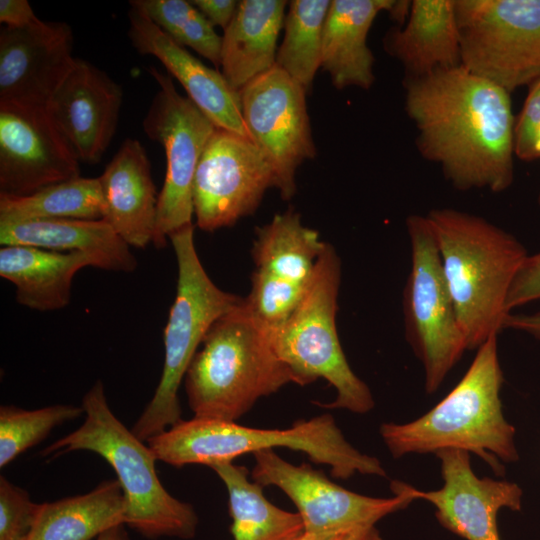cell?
I'll list each match as a JSON object with an SVG mask.
<instances>
[{"instance_id":"6da1fadb","label":"cell","mask_w":540,"mask_h":540,"mask_svg":"<svg viewBox=\"0 0 540 540\" xmlns=\"http://www.w3.org/2000/svg\"><path fill=\"white\" fill-rule=\"evenodd\" d=\"M405 111L423 158L457 190L500 193L514 180L510 93L462 65L405 78Z\"/></svg>"},{"instance_id":"7a4b0ae2","label":"cell","mask_w":540,"mask_h":540,"mask_svg":"<svg viewBox=\"0 0 540 540\" xmlns=\"http://www.w3.org/2000/svg\"><path fill=\"white\" fill-rule=\"evenodd\" d=\"M503 382L495 334L477 349L463 377L440 402L414 421L383 423L382 440L394 458L459 449L480 457L503 476L502 463L519 459L516 430L502 409Z\"/></svg>"},{"instance_id":"3957f363","label":"cell","mask_w":540,"mask_h":540,"mask_svg":"<svg viewBox=\"0 0 540 540\" xmlns=\"http://www.w3.org/2000/svg\"><path fill=\"white\" fill-rule=\"evenodd\" d=\"M426 217L467 349L477 350L503 330L508 292L527 250L511 233L471 213L438 208Z\"/></svg>"},{"instance_id":"277c9868","label":"cell","mask_w":540,"mask_h":540,"mask_svg":"<svg viewBox=\"0 0 540 540\" xmlns=\"http://www.w3.org/2000/svg\"><path fill=\"white\" fill-rule=\"evenodd\" d=\"M81 426L41 451L44 457L85 450L98 454L114 469L125 503V525L149 539L196 535L198 516L189 503L172 496L161 484L157 461L144 441L112 412L98 380L82 399Z\"/></svg>"},{"instance_id":"5b68a950","label":"cell","mask_w":540,"mask_h":540,"mask_svg":"<svg viewBox=\"0 0 540 540\" xmlns=\"http://www.w3.org/2000/svg\"><path fill=\"white\" fill-rule=\"evenodd\" d=\"M201 345L184 377L194 417L236 422L259 398L293 382L244 299L213 323Z\"/></svg>"},{"instance_id":"8992f818","label":"cell","mask_w":540,"mask_h":540,"mask_svg":"<svg viewBox=\"0 0 540 540\" xmlns=\"http://www.w3.org/2000/svg\"><path fill=\"white\" fill-rule=\"evenodd\" d=\"M147 445L157 461L178 468L192 464L210 467L247 453L282 447L304 452L312 462L328 465L331 475L338 479L346 480L356 473L386 476L381 462L353 447L330 414L296 421L283 430L193 417L150 438Z\"/></svg>"},{"instance_id":"52a82bcc","label":"cell","mask_w":540,"mask_h":540,"mask_svg":"<svg viewBox=\"0 0 540 540\" xmlns=\"http://www.w3.org/2000/svg\"><path fill=\"white\" fill-rule=\"evenodd\" d=\"M340 282L341 260L335 248L326 243L304 296L286 321L268 335L293 383L305 386L323 378L337 392L335 400L324 407L364 414L375 402L368 385L351 369L338 338Z\"/></svg>"},{"instance_id":"ba28073f","label":"cell","mask_w":540,"mask_h":540,"mask_svg":"<svg viewBox=\"0 0 540 540\" xmlns=\"http://www.w3.org/2000/svg\"><path fill=\"white\" fill-rule=\"evenodd\" d=\"M178 280L175 300L164 329V363L160 381L132 432L147 442L180 420L178 390L206 333L243 298L217 287L206 273L194 243V225L173 232Z\"/></svg>"},{"instance_id":"9c48e42d","label":"cell","mask_w":540,"mask_h":540,"mask_svg":"<svg viewBox=\"0 0 540 540\" xmlns=\"http://www.w3.org/2000/svg\"><path fill=\"white\" fill-rule=\"evenodd\" d=\"M406 228L411 268L403 291L405 337L423 366L425 391L432 394L468 349L427 217L409 215Z\"/></svg>"},{"instance_id":"30bf717a","label":"cell","mask_w":540,"mask_h":540,"mask_svg":"<svg viewBox=\"0 0 540 540\" xmlns=\"http://www.w3.org/2000/svg\"><path fill=\"white\" fill-rule=\"evenodd\" d=\"M461 65L511 93L540 77V0H454Z\"/></svg>"},{"instance_id":"8fae6325","label":"cell","mask_w":540,"mask_h":540,"mask_svg":"<svg viewBox=\"0 0 540 540\" xmlns=\"http://www.w3.org/2000/svg\"><path fill=\"white\" fill-rule=\"evenodd\" d=\"M147 71L158 83L143 119L145 134L166 154V175L158 194L153 244L165 247L169 236L192 223L195 172L216 126L188 98L177 91L172 77L153 66Z\"/></svg>"},{"instance_id":"7c38bea8","label":"cell","mask_w":540,"mask_h":540,"mask_svg":"<svg viewBox=\"0 0 540 540\" xmlns=\"http://www.w3.org/2000/svg\"><path fill=\"white\" fill-rule=\"evenodd\" d=\"M255 270L244 306L268 332L279 328L307 291L326 243L294 209L255 229Z\"/></svg>"},{"instance_id":"4fadbf2b","label":"cell","mask_w":540,"mask_h":540,"mask_svg":"<svg viewBox=\"0 0 540 540\" xmlns=\"http://www.w3.org/2000/svg\"><path fill=\"white\" fill-rule=\"evenodd\" d=\"M246 129L271 164L283 200L296 193V171L316 156L306 90L277 66L239 91Z\"/></svg>"},{"instance_id":"5bb4252c","label":"cell","mask_w":540,"mask_h":540,"mask_svg":"<svg viewBox=\"0 0 540 540\" xmlns=\"http://www.w3.org/2000/svg\"><path fill=\"white\" fill-rule=\"evenodd\" d=\"M275 188L271 164L248 138L216 128L200 157L193 184L196 225L213 232L253 214Z\"/></svg>"},{"instance_id":"9a60e30c","label":"cell","mask_w":540,"mask_h":540,"mask_svg":"<svg viewBox=\"0 0 540 540\" xmlns=\"http://www.w3.org/2000/svg\"><path fill=\"white\" fill-rule=\"evenodd\" d=\"M251 476L262 487L280 488L295 504L306 533L338 531L375 525L389 514L405 509L412 501L391 486L393 497L377 498L349 491L309 464L293 465L272 449L254 453Z\"/></svg>"},{"instance_id":"2e32d148","label":"cell","mask_w":540,"mask_h":540,"mask_svg":"<svg viewBox=\"0 0 540 540\" xmlns=\"http://www.w3.org/2000/svg\"><path fill=\"white\" fill-rule=\"evenodd\" d=\"M77 177L79 160L46 107L0 102V194L27 196Z\"/></svg>"},{"instance_id":"e0dca14e","label":"cell","mask_w":540,"mask_h":540,"mask_svg":"<svg viewBox=\"0 0 540 540\" xmlns=\"http://www.w3.org/2000/svg\"><path fill=\"white\" fill-rule=\"evenodd\" d=\"M435 455L440 460L443 479L440 489L421 491L398 480L391 485L413 500L430 502L437 521L452 533L466 540H501L498 513L503 508L521 510V487L507 480L478 477L467 451L443 449Z\"/></svg>"},{"instance_id":"ac0fdd59","label":"cell","mask_w":540,"mask_h":540,"mask_svg":"<svg viewBox=\"0 0 540 540\" xmlns=\"http://www.w3.org/2000/svg\"><path fill=\"white\" fill-rule=\"evenodd\" d=\"M73 34L64 22L0 30V102L46 107L72 71Z\"/></svg>"},{"instance_id":"d6986e66","label":"cell","mask_w":540,"mask_h":540,"mask_svg":"<svg viewBox=\"0 0 540 540\" xmlns=\"http://www.w3.org/2000/svg\"><path fill=\"white\" fill-rule=\"evenodd\" d=\"M122 101L119 84L77 58L46 109L79 162L96 164L115 135Z\"/></svg>"},{"instance_id":"ffe728a7","label":"cell","mask_w":540,"mask_h":540,"mask_svg":"<svg viewBox=\"0 0 540 540\" xmlns=\"http://www.w3.org/2000/svg\"><path fill=\"white\" fill-rule=\"evenodd\" d=\"M130 6L128 37L137 52L156 57L217 128L251 139L243 120L239 92L224 75L174 42L140 8Z\"/></svg>"},{"instance_id":"44dd1931","label":"cell","mask_w":540,"mask_h":540,"mask_svg":"<svg viewBox=\"0 0 540 540\" xmlns=\"http://www.w3.org/2000/svg\"><path fill=\"white\" fill-rule=\"evenodd\" d=\"M104 198L103 220L129 245L153 242L158 195L143 145L126 139L98 177Z\"/></svg>"},{"instance_id":"7402d4cb","label":"cell","mask_w":540,"mask_h":540,"mask_svg":"<svg viewBox=\"0 0 540 540\" xmlns=\"http://www.w3.org/2000/svg\"><path fill=\"white\" fill-rule=\"evenodd\" d=\"M403 7L404 1L396 0L330 2L323 29L321 68L335 88H371L375 58L367 43L369 30L380 12L386 11L394 19Z\"/></svg>"},{"instance_id":"603a6c76","label":"cell","mask_w":540,"mask_h":540,"mask_svg":"<svg viewBox=\"0 0 540 540\" xmlns=\"http://www.w3.org/2000/svg\"><path fill=\"white\" fill-rule=\"evenodd\" d=\"M384 46L405 70V78L461 65L454 0H413L403 27L389 31Z\"/></svg>"},{"instance_id":"cb8c5ba5","label":"cell","mask_w":540,"mask_h":540,"mask_svg":"<svg viewBox=\"0 0 540 540\" xmlns=\"http://www.w3.org/2000/svg\"><path fill=\"white\" fill-rule=\"evenodd\" d=\"M101 268L97 257L24 245L0 249V276L16 287L17 302L37 311L66 307L74 275L83 267Z\"/></svg>"},{"instance_id":"d4e9b609","label":"cell","mask_w":540,"mask_h":540,"mask_svg":"<svg viewBox=\"0 0 540 540\" xmlns=\"http://www.w3.org/2000/svg\"><path fill=\"white\" fill-rule=\"evenodd\" d=\"M284 0H242L224 30L220 67L237 91L276 66L277 41L284 25Z\"/></svg>"},{"instance_id":"484cf974","label":"cell","mask_w":540,"mask_h":540,"mask_svg":"<svg viewBox=\"0 0 540 540\" xmlns=\"http://www.w3.org/2000/svg\"><path fill=\"white\" fill-rule=\"evenodd\" d=\"M0 244L32 246L97 257L103 270L132 272L137 260L130 246L103 219H38L0 223Z\"/></svg>"},{"instance_id":"4316f807","label":"cell","mask_w":540,"mask_h":540,"mask_svg":"<svg viewBox=\"0 0 540 540\" xmlns=\"http://www.w3.org/2000/svg\"><path fill=\"white\" fill-rule=\"evenodd\" d=\"M126 503L118 480H104L85 494L40 503L28 540H92L125 525Z\"/></svg>"},{"instance_id":"83f0119b","label":"cell","mask_w":540,"mask_h":540,"mask_svg":"<svg viewBox=\"0 0 540 540\" xmlns=\"http://www.w3.org/2000/svg\"><path fill=\"white\" fill-rule=\"evenodd\" d=\"M228 492L234 540H300L305 526L298 512L283 510L266 499L261 485L244 466L220 462L210 466Z\"/></svg>"},{"instance_id":"f1b7e54d","label":"cell","mask_w":540,"mask_h":540,"mask_svg":"<svg viewBox=\"0 0 540 540\" xmlns=\"http://www.w3.org/2000/svg\"><path fill=\"white\" fill-rule=\"evenodd\" d=\"M103 213L98 178L77 177L22 197L0 194V223L52 218L99 220Z\"/></svg>"},{"instance_id":"f546056e","label":"cell","mask_w":540,"mask_h":540,"mask_svg":"<svg viewBox=\"0 0 540 540\" xmlns=\"http://www.w3.org/2000/svg\"><path fill=\"white\" fill-rule=\"evenodd\" d=\"M330 0H293L284 19L276 66L308 93L321 68L323 29Z\"/></svg>"},{"instance_id":"4dcf8cb0","label":"cell","mask_w":540,"mask_h":540,"mask_svg":"<svg viewBox=\"0 0 540 540\" xmlns=\"http://www.w3.org/2000/svg\"><path fill=\"white\" fill-rule=\"evenodd\" d=\"M162 31L182 47H189L220 67L222 36L185 0H132Z\"/></svg>"},{"instance_id":"1f68e13d","label":"cell","mask_w":540,"mask_h":540,"mask_svg":"<svg viewBox=\"0 0 540 540\" xmlns=\"http://www.w3.org/2000/svg\"><path fill=\"white\" fill-rule=\"evenodd\" d=\"M84 413L82 406L55 404L35 410L14 405L0 407V467L11 463L27 449L39 444L50 432Z\"/></svg>"},{"instance_id":"d6a6232c","label":"cell","mask_w":540,"mask_h":540,"mask_svg":"<svg viewBox=\"0 0 540 540\" xmlns=\"http://www.w3.org/2000/svg\"><path fill=\"white\" fill-rule=\"evenodd\" d=\"M39 509L27 491L0 477V540H28Z\"/></svg>"},{"instance_id":"836d02e7","label":"cell","mask_w":540,"mask_h":540,"mask_svg":"<svg viewBox=\"0 0 540 540\" xmlns=\"http://www.w3.org/2000/svg\"><path fill=\"white\" fill-rule=\"evenodd\" d=\"M514 153L523 161L540 158V77L529 92L514 125Z\"/></svg>"},{"instance_id":"e575fe53","label":"cell","mask_w":540,"mask_h":540,"mask_svg":"<svg viewBox=\"0 0 540 540\" xmlns=\"http://www.w3.org/2000/svg\"><path fill=\"white\" fill-rule=\"evenodd\" d=\"M540 299V252L528 255L519 267L508 292L506 310Z\"/></svg>"},{"instance_id":"d590c367","label":"cell","mask_w":540,"mask_h":540,"mask_svg":"<svg viewBox=\"0 0 540 540\" xmlns=\"http://www.w3.org/2000/svg\"><path fill=\"white\" fill-rule=\"evenodd\" d=\"M40 21L27 0H0V22L5 26L26 28Z\"/></svg>"},{"instance_id":"8d00e7d4","label":"cell","mask_w":540,"mask_h":540,"mask_svg":"<svg viewBox=\"0 0 540 540\" xmlns=\"http://www.w3.org/2000/svg\"><path fill=\"white\" fill-rule=\"evenodd\" d=\"M191 3L214 26L225 30L237 11L239 1L236 0H193Z\"/></svg>"},{"instance_id":"74e56055","label":"cell","mask_w":540,"mask_h":540,"mask_svg":"<svg viewBox=\"0 0 540 540\" xmlns=\"http://www.w3.org/2000/svg\"><path fill=\"white\" fill-rule=\"evenodd\" d=\"M300 540H382V537L375 525H364L324 533H305Z\"/></svg>"},{"instance_id":"f35d334b","label":"cell","mask_w":540,"mask_h":540,"mask_svg":"<svg viewBox=\"0 0 540 540\" xmlns=\"http://www.w3.org/2000/svg\"><path fill=\"white\" fill-rule=\"evenodd\" d=\"M503 329L521 331L540 341V312L532 314L510 312L504 319Z\"/></svg>"},{"instance_id":"ab89813d","label":"cell","mask_w":540,"mask_h":540,"mask_svg":"<svg viewBox=\"0 0 540 540\" xmlns=\"http://www.w3.org/2000/svg\"><path fill=\"white\" fill-rule=\"evenodd\" d=\"M97 540H130L125 525H118L102 533Z\"/></svg>"},{"instance_id":"60d3db41","label":"cell","mask_w":540,"mask_h":540,"mask_svg":"<svg viewBox=\"0 0 540 540\" xmlns=\"http://www.w3.org/2000/svg\"><path fill=\"white\" fill-rule=\"evenodd\" d=\"M538 204L540 206V190H539V194H538Z\"/></svg>"}]
</instances>
